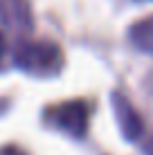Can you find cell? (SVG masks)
I'll return each instance as SVG.
<instances>
[{
	"mask_svg": "<svg viewBox=\"0 0 153 155\" xmlns=\"http://www.w3.org/2000/svg\"><path fill=\"white\" fill-rule=\"evenodd\" d=\"M14 65L29 77L50 79L63 68V54L59 45L50 41H23L14 47Z\"/></svg>",
	"mask_w": 153,
	"mask_h": 155,
	"instance_id": "cell-1",
	"label": "cell"
},
{
	"mask_svg": "<svg viewBox=\"0 0 153 155\" xmlns=\"http://www.w3.org/2000/svg\"><path fill=\"white\" fill-rule=\"evenodd\" d=\"M110 106H113V115H115V121H117L122 137L126 142H138L144 135V121H142L140 113L133 108V104L124 94L110 92Z\"/></svg>",
	"mask_w": 153,
	"mask_h": 155,
	"instance_id": "cell-2",
	"label": "cell"
},
{
	"mask_svg": "<svg viewBox=\"0 0 153 155\" xmlns=\"http://www.w3.org/2000/svg\"><path fill=\"white\" fill-rule=\"evenodd\" d=\"M52 121L59 130L68 133L75 140H81V137H86L88 130V106L79 99L68 101L56 108V113L52 115Z\"/></svg>",
	"mask_w": 153,
	"mask_h": 155,
	"instance_id": "cell-3",
	"label": "cell"
},
{
	"mask_svg": "<svg viewBox=\"0 0 153 155\" xmlns=\"http://www.w3.org/2000/svg\"><path fill=\"white\" fill-rule=\"evenodd\" d=\"M0 25L18 34L32 31L34 16H32L29 0H0Z\"/></svg>",
	"mask_w": 153,
	"mask_h": 155,
	"instance_id": "cell-4",
	"label": "cell"
},
{
	"mask_svg": "<svg viewBox=\"0 0 153 155\" xmlns=\"http://www.w3.org/2000/svg\"><path fill=\"white\" fill-rule=\"evenodd\" d=\"M128 38H131V43H133L140 52L153 56V16L140 18L138 23L131 25Z\"/></svg>",
	"mask_w": 153,
	"mask_h": 155,
	"instance_id": "cell-5",
	"label": "cell"
},
{
	"mask_svg": "<svg viewBox=\"0 0 153 155\" xmlns=\"http://www.w3.org/2000/svg\"><path fill=\"white\" fill-rule=\"evenodd\" d=\"M142 153H144V155H153V135L142 144Z\"/></svg>",
	"mask_w": 153,
	"mask_h": 155,
	"instance_id": "cell-6",
	"label": "cell"
},
{
	"mask_svg": "<svg viewBox=\"0 0 153 155\" xmlns=\"http://www.w3.org/2000/svg\"><path fill=\"white\" fill-rule=\"evenodd\" d=\"M7 52V43H5V36H2V31H0V56Z\"/></svg>",
	"mask_w": 153,
	"mask_h": 155,
	"instance_id": "cell-7",
	"label": "cell"
}]
</instances>
